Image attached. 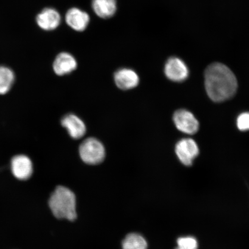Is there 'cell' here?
I'll use <instances>...</instances> for the list:
<instances>
[{
  "label": "cell",
  "mask_w": 249,
  "mask_h": 249,
  "mask_svg": "<svg viewBox=\"0 0 249 249\" xmlns=\"http://www.w3.org/2000/svg\"><path fill=\"white\" fill-rule=\"evenodd\" d=\"M205 89L214 102H221L232 97L238 88L235 74L229 68L221 63H213L205 71Z\"/></svg>",
  "instance_id": "cell-1"
},
{
  "label": "cell",
  "mask_w": 249,
  "mask_h": 249,
  "mask_svg": "<svg viewBox=\"0 0 249 249\" xmlns=\"http://www.w3.org/2000/svg\"><path fill=\"white\" fill-rule=\"evenodd\" d=\"M75 195L64 186H58L53 193L49 204L55 217L73 221L77 217Z\"/></svg>",
  "instance_id": "cell-2"
},
{
  "label": "cell",
  "mask_w": 249,
  "mask_h": 249,
  "mask_svg": "<svg viewBox=\"0 0 249 249\" xmlns=\"http://www.w3.org/2000/svg\"><path fill=\"white\" fill-rule=\"evenodd\" d=\"M79 153L81 158L89 164H98L102 162L105 158V149L98 139L90 138L85 140L80 145Z\"/></svg>",
  "instance_id": "cell-3"
},
{
  "label": "cell",
  "mask_w": 249,
  "mask_h": 249,
  "mask_svg": "<svg viewBox=\"0 0 249 249\" xmlns=\"http://www.w3.org/2000/svg\"><path fill=\"white\" fill-rule=\"evenodd\" d=\"M176 152L180 162L185 166H191L199 154V149L195 140L183 139L177 143Z\"/></svg>",
  "instance_id": "cell-4"
},
{
  "label": "cell",
  "mask_w": 249,
  "mask_h": 249,
  "mask_svg": "<svg viewBox=\"0 0 249 249\" xmlns=\"http://www.w3.org/2000/svg\"><path fill=\"white\" fill-rule=\"evenodd\" d=\"M173 120L177 129L180 131L189 135H193L198 131V121L194 115L188 110H177L174 114Z\"/></svg>",
  "instance_id": "cell-5"
},
{
  "label": "cell",
  "mask_w": 249,
  "mask_h": 249,
  "mask_svg": "<svg viewBox=\"0 0 249 249\" xmlns=\"http://www.w3.org/2000/svg\"><path fill=\"white\" fill-rule=\"evenodd\" d=\"M65 21L71 29L83 32L88 27L90 17L87 12L79 8L72 7L68 9L65 15Z\"/></svg>",
  "instance_id": "cell-6"
},
{
  "label": "cell",
  "mask_w": 249,
  "mask_h": 249,
  "mask_svg": "<svg viewBox=\"0 0 249 249\" xmlns=\"http://www.w3.org/2000/svg\"><path fill=\"white\" fill-rule=\"evenodd\" d=\"M12 174L18 179L25 180L32 176L33 166L30 159L24 155L15 156L11 160Z\"/></svg>",
  "instance_id": "cell-7"
},
{
  "label": "cell",
  "mask_w": 249,
  "mask_h": 249,
  "mask_svg": "<svg viewBox=\"0 0 249 249\" xmlns=\"http://www.w3.org/2000/svg\"><path fill=\"white\" fill-rule=\"evenodd\" d=\"M164 71L168 79L176 82L184 81L189 75L188 68L184 62L177 57L170 58L167 61Z\"/></svg>",
  "instance_id": "cell-8"
},
{
  "label": "cell",
  "mask_w": 249,
  "mask_h": 249,
  "mask_svg": "<svg viewBox=\"0 0 249 249\" xmlns=\"http://www.w3.org/2000/svg\"><path fill=\"white\" fill-rule=\"evenodd\" d=\"M61 19L60 14L53 8L43 9L36 18V23L40 29L48 31L57 29L61 24Z\"/></svg>",
  "instance_id": "cell-9"
},
{
  "label": "cell",
  "mask_w": 249,
  "mask_h": 249,
  "mask_svg": "<svg viewBox=\"0 0 249 249\" xmlns=\"http://www.w3.org/2000/svg\"><path fill=\"white\" fill-rule=\"evenodd\" d=\"M62 126L67 130L71 138L79 139L85 135L86 126L82 119L76 115H66L61 120Z\"/></svg>",
  "instance_id": "cell-10"
},
{
  "label": "cell",
  "mask_w": 249,
  "mask_h": 249,
  "mask_svg": "<svg viewBox=\"0 0 249 249\" xmlns=\"http://www.w3.org/2000/svg\"><path fill=\"white\" fill-rule=\"evenodd\" d=\"M116 85L121 89L129 90L135 88L139 84V77L135 71L129 68L118 70L114 74Z\"/></svg>",
  "instance_id": "cell-11"
},
{
  "label": "cell",
  "mask_w": 249,
  "mask_h": 249,
  "mask_svg": "<svg viewBox=\"0 0 249 249\" xmlns=\"http://www.w3.org/2000/svg\"><path fill=\"white\" fill-rule=\"evenodd\" d=\"M77 61L73 56L68 53L62 52L56 57L53 62V70L58 76L69 74L76 69Z\"/></svg>",
  "instance_id": "cell-12"
},
{
  "label": "cell",
  "mask_w": 249,
  "mask_h": 249,
  "mask_svg": "<svg viewBox=\"0 0 249 249\" xmlns=\"http://www.w3.org/2000/svg\"><path fill=\"white\" fill-rule=\"evenodd\" d=\"M93 12L99 18L108 19L116 15L117 11V0H92Z\"/></svg>",
  "instance_id": "cell-13"
},
{
  "label": "cell",
  "mask_w": 249,
  "mask_h": 249,
  "mask_svg": "<svg viewBox=\"0 0 249 249\" xmlns=\"http://www.w3.org/2000/svg\"><path fill=\"white\" fill-rule=\"evenodd\" d=\"M15 79L13 71L7 67L0 66V95H5L10 91Z\"/></svg>",
  "instance_id": "cell-14"
},
{
  "label": "cell",
  "mask_w": 249,
  "mask_h": 249,
  "mask_svg": "<svg viewBox=\"0 0 249 249\" xmlns=\"http://www.w3.org/2000/svg\"><path fill=\"white\" fill-rule=\"evenodd\" d=\"M123 249H147V241L138 233L127 235L123 242Z\"/></svg>",
  "instance_id": "cell-15"
},
{
  "label": "cell",
  "mask_w": 249,
  "mask_h": 249,
  "mask_svg": "<svg viewBox=\"0 0 249 249\" xmlns=\"http://www.w3.org/2000/svg\"><path fill=\"white\" fill-rule=\"evenodd\" d=\"M177 248L176 249H197V239L193 236L180 237L177 240Z\"/></svg>",
  "instance_id": "cell-16"
},
{
  "label": "cell",
  "mask_w": 249,
  "mask_h": 249,
  "mask_svg": "<svg viewBox=\"0 0 249 249\" xmlns=\"http://www.w3.org/2000/svg\"><path fill=\"white\" fill-rule=\"evenodd\" d=\"M237 126L241 131L249 130V112L239 115L237 118Z\"/></svg>",
  "instance_id": "cell-17"
}]
</instances>
